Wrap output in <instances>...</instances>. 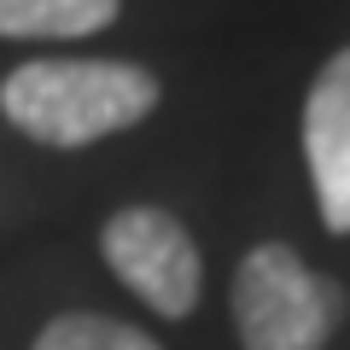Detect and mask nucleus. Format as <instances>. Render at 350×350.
<instances>
[{
    "instance_id": "obj_4",
    "label": "nucleus",
    "mask_w": 350,
    "mask_h": 350,
    "mask_svg": "<svg viewBox=\"0 0 350 350\" xmlns=\"http://www.w3.org/2000/svg\"><path fill=\"white\" fill-rule=\"evenodd\" d=\"M298 135H304V163H310L321 228L350 234V47H338L315 70Z\"/></svg>"
},
{
    "instance_id": "obj_2",
    "label": "nucleus",
    "mask_w": 350,
    "mask_h": 350,
    "mask_svg": "<svg viewBox=\"0 0 350 350\" xmlns=\"http://www.w3.org/2000/svg\"><path fill=\"white\" fill-rule=\"evenodd\" d=\"M228 304H234L239 350H327V338L345 321L338 280L315 275L280 239H262L239 257Z\"/></svg>"
},
{
    "instance_id": "obj_6",
    "label": "nucleus",
    "mask_w": 350,
    "mask_h": 350,
    "mask_svg": "<svg viewBox=\"0 0 350 350\" xmlns=\"http://www.w3.org/2000/svg\"><path fill=\"white\" fill-rule=\"evenodd\" d=\"M29 350H163V345L152 333H140V327L117 321V315L70 310V315H53Z\"/></svg>"
},
{
    "instance_id": "obj_3",
    "label": "nucleus",
    "mask_w": 350,
    "mask_h": 350,
    "mask_svg": "<svg viewBox=\"0 0 350 350\" xmlns=\"http://www.w3.org/2000/svg\"><path fill=\"white\" fill-rule=\"evenodd\" d=\"M100 251H105V269L146 310H158L163 321H181V315L199 310V292H204L199 245L181 228V216H170L163 204H123V211H111L100 228Z\"/></svg>"
},
{
    "instance_id": "obj_5",
    "label": "nucleus",
    "mask_w": 350,
    "mask_h": 350,
    "mask_svg": "<svg viewBox=\"0 0 350 350\" xmlns=\"http://www.w3.org/2000/svg\"><path fill=\"white\" fill-rule=\"evenodd\" d=\"M123 0H0L6 41H82L117 24Z\"/></svg>"
},
{
    "instance_id": "obj_1",
    "label": "nucleus",
    "mask_w": 350,
    "mask_h": 350,
    "mask_svg": "<svg viewBox=\"0 0 350 350\" xmlns=\"http://www.w3.org/2000/svg\"><path fill=\"white\" fill-rule=\"evenodd\" d=\"M163 88L129 59H29L0 82V117L36 146L76 152L146 123Z\"/></svg>"
}]
</instances>
